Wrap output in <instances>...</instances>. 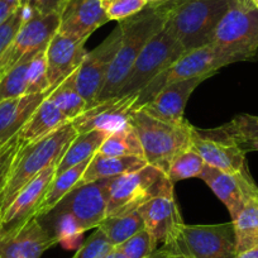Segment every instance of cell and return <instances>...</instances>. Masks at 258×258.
<instances>
[{"instance_id":"obj_1","label":"cell","mask_w":258,"mask_h":258,"mask_svg":"<svg viewBox=\"0 0 258 258\" xmlns=\"http://www.w3.org/2000/svg\"><path fill=\"white\" fill-rule=\"evenodd\" d=\"M168 9L170 0L148 3L140 13L118 22L121 32L120 47L111 62L98 100L116 96L137 57L148 42L165 26Z\"/></svg>"},{"instance_id":"obj_2","label":"cell","mask_w":258,"mask_h":258,"mask_svg":"<svg viewBox=\"0 0 258 258\" xmlns=\"http://www.w3.org/2000/svg\"><path fill=\"white\" fill-rule=\"evenodd\" d=\"M76 136L78 133L73 123L69 121L41 140L21 145L6 186L0 194V217L13 202L17 194L29 181L46 168L58 165L61 157Z\"/></svg>"},{"instance_id":"obj_3","label":"cell","mask_w":258,"mask_h":258,"mask_svg":"<svg viewBox=\"0 0 258 258\" xmlns=\"http://www.w3.org/2000/svg\"><path fill=\"white\" fill-rule=\"evenodd\" d=\"M235 0H170L165 28L186 52L212 43L220 19Z\"/></svg>"},{"instance_id":"obj_4","label":"cell","mask_w":258,"mask_h":258,"mask_svg":"<svg viewBox=\"0 0 258 258\" xmlns=\"http://www.w3.org/2000/svg\"><path fill=\"white\" fill-rule=\"evenodd\" d=\"M129 124L137 133L148 165L167 173L176 156L190 148L191 124H171L148 115L142 109H135L129 115Z\"/></svg>"},{"instance_id":"obj_5","label":"cell","mask_w":258,"mask_h":258,"mask_svg":"<svg viewBox=\"0 0 258 258\" xmlns=\"http://www.w3.org/2000/svg\"><path fill=\"white\" fill-rule=\"evenodd\" d=\"M173 195V183L167 173L152 165L110 178L106 217L136 212L150 200ZM105 217V218H106Z\"/></svg>"},{"instance_id":"obj_6","label":"cell","mask_w":258,"mask_h":258,"mask_svg":"<svg viewBox=\"0 0 258 258\" xmlns=\"http://www.w3.org/2000/svg\"><path fill=\"white\" fill-rule=\"evenodd\" d=\"M160 249L183 258H235L234 225L233 222L212 225L182 223Z\"/></svg>"},{"instance_id":"obj_7","label":"cell","mask_w":258,"mask_h":258,"mask_svg":"<svg viewBox=\"0 0 258 258\" xmlns=\"http://www.w3.org/2000/svg\"><path fill=\"white\" fill-rule=\"evenodd\" d=\"M234 62H237L234 57L212 43L185 52L177 61L173 62L170 68L166 69L138 93L135 109L145 105L153 96L157 95L158 91L170 84L194 78H210L218 70Z\"/></svg>"},{"instance_id":"obj_8","label":"cell","mask_w":258,"mask_h":258,"mask_svg":"<svg viewBox=\"0 0 258 258\" xmlns=\"http://www.w3.org/2000/svg\"><path fill=\"white\" fill-rule=\"evenodd\" d=\"M212 44L235 61H247L258 52V11L248 0H235L215 28Z\"/></svg>"},{"instance_id":"obj_9","label":"cell","mask_w":258,"mask_h":258,"mask_svg":"<svg viewBox=\"0 0 258 258\" xmlns=\"http://www.w3.org/2000/svg\"><path fill=\"white\" fill-rule=\"evenodd\" d=\"M185 52L180 42L163 26L137 57L116 96L133 95L142 91Z\"/></svg>"},{"instance_id":"obj_10","label":"cell","mask_w":258,"mask_h":258,"mask_svg":"<svg viewBox=\"0 0 258 258\" xmlns=\"http://www.w3.org/2000/svg\"><path fill=\"white\" fill-rule=\"evenodd\" d=\"M190 146L197 151L205 165L229 173H249L245 155L222 126L200 129L191 125Z\"/></svg>"},{"instance_id":"obj_11","label":"cell","mask_w":258,"mask_h":258,"mask_svg":"<svg viewBox=\"0 0 258 258\" xmlns=\"http://www.w3.org/2000/svg\"><path fill=\"white\" fill-rule=\"evenodd\" d=\"M121 32L119 26L91 51L86 52L80 68L76 71V88L89 104L98 100L105 84L109 69L120 47Z\"/></svg>"},{"instance_id":"obj_12","label":"cell","mask_w":258,"mask_h":258,"mask_svg":"<svg viewBox=\"0 0 258 258\" xmlns=\"http://www.w3.org/2000/svg\"><path fill=\"white\" fill-rule=\"evenodd\" d=\"M109 181L110 178H105L78 186L49 213H68L80 223L85 232L95 229L106 217Z\"/></svg>"},{"instance_id":"obj_13","label":"cell","mask_w":258,"mask_h":258,"mask_svg":"<svg viewBox=\"0 0 258 258\" xmlns=\"http://www.w3.org/2000/svg\"><path fill=\"white\" fill-rule=\"evenodd\" d=\"M59 28V13L32 14L23 23L6 53L0 57L2 73L9 70L23 57L44 51Z\"/></svg>"},{"instance_id":"obj_14","label":"cell","mask_w":258,"mask_h":258,"mask_svg":"<svg viewBox=\"0 0 258 258\" xmlns=\"http://www.w3.org/2000/svg\"><path fill=\"white\" fill-rule=\"evenodd\" d=\"M137 98L138 94H133L96 100L71 123L78 135L90 131H103L106 135L118 132L129 125V115L135 110Z\"/></svg>"},{"instance_id":"obj_15","label":"cell","mask_w":258,"mask_h":258,"mask_svg":"<svg viewBox=\"0 0 258 258\" xmlns=\"http://www.w3.org/2000/svg\"><path fill=\"white\" fill-rule=\"evenodd\" d=\"M199 178L227 207L232 220L239 214L248 200L258 195V186L250 173H229L205 165Z\"/></svg>"},{"instance_id":"obj_16","label":"cell","mask_w":258,"mask_h":258,"mask_svg":"<svg viewBox=\"0 0 258 258\" xmlns=\"http://www.w3.org/2000/svg\"><path fill=\"white\" fill-rule=\"evenodd\" d=\"M56 244L41 218L33 217L21 227L0 232L2 258H41L48 248Z\"/></svg>"},{"instance_id":"obj_17","label":"cell","mask_w":258,"mask_h":258,"mask_svg":"<svg viewBox=\"0 0 258 258\" xmlns=\"http://www.w3.org/2000/svg\"><path fill=\"white\" fill-rule=\"evenodd\" d=\"M85 39H78L57 32L49 41L46 51L48 91L56 88L64 79L80 68L86 54ZM47 91V93H48Z\"/></svg>"},{"instance_id":"obj_18","label":"cell","mask_w":258,"mask_h":258,"mask_svg":"<svg viewBox=\"0 0 258 258\" xmlns=\"http://www.w3.org/2000/svg\"><path fill=\"white\" fill-rule=\"evenodd\" d=\"M57 166H51L29 181L0 217V232H9L36 217L49 183L56 176Z\"/></svg>"},{"instance_id":"obj_19","label":"cell","mask_w":258,"mask_h":258,"mask_svg":"<svg viewBox=\"0 0 258 258\" xmlns=\"http://www.w3.org/2000/svg\"><path fill=\"white\" fill-rule=\"evenodd\" d=\"M108 22L101 0H64L59 11L58 32L88 41L96 29Z\"/></svg>"},{"instance_id":"obj_20","label":"cell","mask_w":258,"mask_h":258,"mask_svg":"<svg viewBox=\"0 0 258 258\" xmlns=\"http://www.w3.org/2000/svg\"><path fill=\"white\" fill-rule=\"evenodd\" d=\"M207 79L209 78H194L170 84L138 109H142L148 115L160 120L171 124H182L185 121L183 113L187 100L194 90Z\"/></svg>"},{"instance_id":"obj_21","label":"cell","mask_w":258,"mask_h":258,"mask_svg":"<svg viewBox=\"0 0 258 258\" xmlns=\"http://www.w3.org/2000/svg\"><path fill=\"white\" fill-rule=\"evenodd\" d=\"M137 212L145 222L146 229L162 244L183 223L173 195L155 198L138 208Z\"/></svg>"},{"instance_id":"obj_22","label":"cell","mask_w":258,"mask_h":258,"mask_svg":"<svg viewBox=\"0 0 258 258\" xmlns=\"http://www.w3.org/2000/svg\"><path fill=\"white\" fill-rule=\"evenodd\" d=\"M46 96L47 93L26 94L0 103V145L7 143L21 132Z\"/></svg>"},{"instance_id":"obj_23","label":"cell","mask_w":258,"mask_h":258,"mask_svg":"<svg viewBox=\"0 0 258 258\" xmlns=\"http://www.w3.org/2000/svg\"><path fill=\"white\" fill-rule=\"evenodd\" d=\"M147 161L141 156H106L96 152L89 161L88 167L85 168L78 186L95 182L105 178H113L116 176L135 172L147 166ZM76 186V187H78Z\"/></svg>"},{"instance_id":"obj_24","label":"cell","mask_w":258,"mask_h":258,"mask_svg":"<svg viewBox=\"0 0 258 258\" xmlns=\"http://www.w3.org/2000/svg\"><path fill=\"white\" fill-rule=\"evenodd\" d=\"M69 121L66 115L46 96L18 133L21 145L41 140Z\"/></svg>"},{"instance_id":"obj_25","label":"cell","mask_w":258,"mask_h":258,"mask_svg":"<svg viewBox=\"0 0 258 258\" xmlns=\"http://www.w3.org/2000/svg\"><path fill=\"white\" fill-rule=\"evenodd\" d=\"M106 136L108 135L103 131L79 133L59 160L56 167V175H59L86 161H90L91 157L99 151Z\"/></svg>"},{"instance_id":"obj_26","label":"cell","mask_w":258,"mask_h":258,"mask_svg":"<svg viewBox=\"0 0 258 258\" xmlns=\"http://www.w3.org/2000/svg\"><path fill=\"white\" fill-rule=\"evenodd\" d=\"M88 165L89 161H86V162L80 163L75 167H71L70 170L54 176L53 180L49 183L48 188H47L46 194H44V198L39 205L38 210H37V218L46 217L70 191H73L79 185Z\"/></svg>"},{"instance_id":"obj_27","label":"cell","mask_w":258,"mask_h":258,"mask_svg":"<svg viewBox=\"0 0 258 258\" xmlns=\"http://www.w3.org/2000/svg\"><path fill=\"white\" fill-rule=\"evenodd\" d=\"M76 71L47 93V99H49L70 121L80 115L88 106V101L76 88Z\"/></svg>"},{"instance_id":"obj_28","label":"cell","mask_w":258,"mask_h":258,"mask_svg":"<svg viewBox=\"0 0 258 258\" xmlns=\"http://www.w3.org/2000/svg\"><path fill=\"white\" fill-rule=\"evenodd\" d=\"M98 228L106 235L110 244L115 248L145 229L146 227L142 217L136 210L126 214L106 217Z\"/></svg>"},{"instance_id":"obj_29","label":"cell","mask_w":258,"mask_h":258,"mask_svg":"<svg viewBox=\"0 0 258 258\" xmlns=\"http://www.w3.org/2000/svg\"><path fill=\"white\" fill-rule=\"evenodd\" d=\"M234 225L237 253L258 245V195L248 200L239 214L232 220Z\"/></svg>"},{"instance_id":"obj_30","label":"cell","mask_w":258,"mask_h":258,"mask_svg":"<svg viewBox=\"0 0 258 258\" xmlns=\"http://www.w3.org/2000/svg\"><path fill=\"white\" fill-rule=\"evenodd\" d=\"M222 128L244 153L258 151V115L239 114Z\"/></svg>"},{"instance_id":"obj_31","label":"cell","mask_w":258,"mask_h":258,"mask_svg":"<svg viewBox=\"0 0 258 258\" xmlns=\"http://www.w3.org/2000/svg\"><path fill=\"white\" fill-rule=\"evenodd\" d=\"M47 217H51L52 225L47 228L52 237L56 240V244H61L66 249H78L80 247L81 238L85 233V229L80 225V223L71 214L68 213H49Z\"/></svg>"},{"instance_id":"obj_32","label":"cell","mask_w":258,"mask_h":258,"mask_svg":"<svg viewBox=\"0 0 258 258\" xmlns=\"http://www.w3.org/2000/svg\"><path fill=\"white\" fill-rule=\"evenodd\" d=\"M101 155L106 156H141L143 157V150L138 140L137 133L129 124L126 128L110 133L105 137L98 151Z\"/></svg>"},{"instance_id":"obj_33","label":"cell","mask_w":258,"mask_h":258,"mask_svg":"<svg viewBox=\"0 0 258 258\" xmlns=\"http://www.w3.org/2000/svg\"><path fill=\"white\" fill-rule=\"evenodd\" d=\"M32 57H23L13 68L0 74V103L28 94L27 71Z\"/></svg>"},{"instance_id":"obj_34","label":"cell","mask_w":258,"mask_h":258,"mask_svg":"<svg viewBox=\"0 0 258 258\" xmlns=\"http://www.w3.org/2000/svg\"><path fill=\"white\" fill-rule=\"evenodd\" d=\"M204 167L205 162L202 156L190 147L176 156L168 167L167 176L172 183H175L186 178L200 177Z\"/></svg>"},{"instance_id":"obj_35","label":"cell","mask_w":258,"mask_h":258,"mask_svg":"<svg viewBox=\"0 0 258 258\" xmlns=\"http://www.w3.org/2000/svg\"><path fill=\"white\" fill-rule=\"evenodd\" d=\"M157 245V240L145 228L115 248L126 258H148L158 249Z\"/></svg>"},{"instance_id":"obj_36","label":"cell","mask_w":258,"mask_h":258,"mask_svg":"<svg viewBox=\"0 0 258 258\" xmlns=\"http://www.w3.org/2000/svg\"><path fill=\"white\" fill-rule=\"evenodd\" d=\"M32 14L33 13L29 9L19 6L18 9L4 23L0 24V57L11 47L21 27Z\"/></svg>"},{"instance_id":"obj_37","label":"cell","mask_w":258,"mask_h":258,"mask_svg":"<svg viewBox=\"0 0 258 258\" xmlns=\"http://www.w3.org/2000/svg\"><path fill=\"white\" fill-rule=\"evenodd\" d=\"M46 51V49H44ZM44 51L38 52L32 57L27 71L28 80V94L47 93L48 81H47V63Z\"/></svg>"},{"instance_id":"obj_38","label":"cell","mask_w":258,"mask_h":258,"mask_svg":"<svg viewBox=\"0 0 258 258\" xmlns=\"http://www.w3.org/2000/svg\"><path fill=\"white\" fill-rule=\"evenodd\" d=\"M109 21L120 22L140 13L147 7L146 0H101Z\"/></svg>"},{"instance_id":"obj_39","label":"cell","mask_w":258,"mask_h":258,"mask_svg":"<svg viewBox=\"0 0 258 258\" xmlns=\"http://www.w3.org/2000/svg\"><path fill=\"white\" fill-rule=\"evenodd\" d=\"M113 248L106 235L95 228V232L78 248L73 258H104Z\"/></svg>"},{"instance_id":"obj_40","label":"cell","mask_w":258,"mask_h":258,"mask_svg":"<svg viewBox=\"0 0 258 258\" xmlns=\"http://www.w3.org/2000/svg\"><path fill=\"white\" fill-rule=\"evenodd\" d=\"M19 147H21V141H19L18 135L0 147V194L3 191L7 180H8L12 165H13V161L16 158Z\"/></svg>"},{"instance_id":"obj_41","label":"cell","mask_w":258,"mask_h":258,"mask_svg":"<svg viewBox=\"0 0 258 258\" xmlns=\"http://www.w3.org/2000/svg\"><path fill=\"white\" fill-rule=\"evenodd\" d=\"M64 0H19V6L29 9L33 14L59 13Z\"/></svg>"},{"instance_id":"obj_42","label":"cell","mask_w":258,"mask_h":258,"mask_svg":"<svg viewBox=\"0 0 258 258\" xmlns=\"http://www.w3.org/2000/svg\"><path fill=\"white\" fill-rule=\"evenodd\" d=\"M19 0H0V24L4 23L18 9Z\"/></svg>"},{"instance_id":"obj_43","label":"cell","mask_w":258,"mask_h":258,"mask_svg":"<svg viewBox=\"0 0 258 258\" xmlns=\"http://www.w3.org/2000/svg\"><path fill=\"white\" fill-rule=\"evenodd\" d=\"M235 258H258V245L257 247L249 248V249H245L243 252L237 253Z\"/></svg>"},{"instance_id":"obj_44","label":"cell","mask_w":258,"mask_h":258,"mask_svg":"<svg viewBox=\"0 0 258 258\" xmlns=\"http://www.w3.org/2000/svg\"><path fill=\"white\" fill-rule=\"evenodd\" d=\"M104 258H126V257L120 252V250H118L116 248H113V249H111Z\"/></svg>"},{"instance_id":"obj_45","label":"cell","mask_w":258,"mask_h":258,"mask_svg":"<svg viewBox=\"0 0 258 258\" xmlns=\"http://www.w3.org/2000/svg\"><path fill=\"white\" fill-rule=\"evenodd\" d=\"M148 258H163V255H162V253H161V250L157 249L152 255H150Z\"/></svg>"},{"instance_id":"obj_46","label":"cell","mask_w":258,"mask_h":258,"mask_svg":"<svg viewBox=\"0 0 258 258\" xmlns=\"http://www.w3.org/2000/svg\"><path fill=\"white\" fill-rule=\"evenodd\" d=\"M161 250V249H160ZM161 253H162L163 258H183L181 257V255H176V254H166V253H163L162 250H161Z\"/></svg>"},{"instance_id":"obj_47","label":"cell","mask_w":258,"mask_h":258,"mask_svg":"<svg viewBox=\"0 0 258 258\" xmlns=\"http://www.w3.org/2000/svg\"><path fill=\"white\" fill-rule=\"evenodd\" d=\"M248 2H249V3L258 11V0H248Z\"/></svg>"},{"instance_id":"obj_48","label":"cell","mask_w":258,"mask_h":258,"mask_svg":"<svg viewBox=\"0 0 258 258\" xmlns=\"http://www.w3.org/2000/svg\"><path fill=\"white\" fill-rule=\"evenodd\" d=\"M147 3H157V2H165V0H146Z\"/></svg>"},{"instance_id":"obj_49","label":"cell","mask_w":258,"mask_h":258,"mask_svg":"<svg viewBox=\"0 0 258 258\" xmlns=\"http://www.w3.org/2000/svg\"><path fill=\"white\" fill-rule=\"evenodd\" d=\"M0 74H2V62H0Z\"/></svg>"},{"instance_id":"obj_50","label":"cell","mask_w":258,"mask_h":258,"mask_svg":"<svg viewBox=\"0 0 258 258\" xmlns=\"http://www.w3.org/2000/svg\"><path fill=\"white\" fill-rule=\"evenodd\" d=\"M2 146H3V145H0V147H2Z\"/></svg>"},{"instance_id":"obj_51","label":"cell","mask_w":258,"mask_h":258,"mask_svg":"<svg viewBox=\"0 0 258 258\" xmlns=\"http://www.w3.org/2000/svg\"><path fill=\"white\" fill-rule=\"evenodd\" d=\"M0 258H2V255H0Z\"/></svg>"}]
</instances>
